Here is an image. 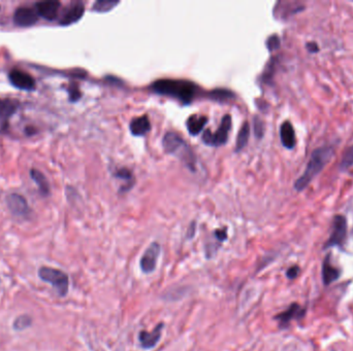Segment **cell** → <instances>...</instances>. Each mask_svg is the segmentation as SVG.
Instances as JSON below:
<instances>
[{
    "label": "cell",
    "mask_w": 353,
    "mask_h": 351,
    "mask_svg": "<svg viewBox=\"0 0 353 351\" xmlns=\"http://www.w3.org/2000/svg\"><path fill=\"white\" fill-rule=\"evenodd\" d=\"M152 87L156 93L176 98L185 104L190 103L197 92L194 83L182 79H159L153 83Z\"/></svg>",
    "instance_id": "obj_1"
},
{
    "label": "cell",
    "mask_w": 353,
    "mask_h": 351,
    "mask_svg": "<svg viewBox=\"0 0 353 351\" xmlns=\"http://www.w3.org/2000/svg\"><path fill=\"white\" fill-rule=\"evenodd\" d=\"M333 155L334 149L331 147H323L315 150L312 153L310 161L307 164L305 172L300 178L295 181L294 190L296 192H302L323 170L325 165L332 159Z\"/></svg>",
    "instance_id": "obj_2"
},
{
    "label": "cell",
    "mask_w": 353,
    "mask_h": 351,
    "mask_svg": "<svg viewBox=\"0 0 353 351\" xmlns=\"http://www.w3.org/2000/svg\"><path fill=\"white\" fill-rule=\"evenodd\" d=\"M162 147L167 154L179 158L190 170H195L196 159L190 147L176 133L168 132L162 139Z\"/></svg>",
    "instance_id": "obj_3"
},
{
    "label": "cell",
    "mask_w": 353,
    "mask_h": 351,
    "mask_svg": "<svg viewBox=\"0 0 353 351\" xmlns=\"http://www.w3.org/2000/svg\"><path fill=\"white\" fill-rule=\"evenodd\" d=\"M37 275L40 280L53 286L58 297L63 298L67 295L69 288L68 275L60 269L42 266L38 269Z\"/></svg>",
    "instance_id": "obj_4"
},
{
    "label": "cell",
    "mask_w": 353,
    "mask_h": 351,
    "mask_svg": "<svg viewBox=\"0 0 353 351\" xmlns=\"http://www.w3.org/2000/svg\"><path fill=\"white\" fill-rule=\"evenodd\" d=\"M232 128V116L230 114H226L223 116L221 124H220L219 128L215 133L212 131L207 130L203 134V141L207 145L210 147H220L223 145L229 138V133Z\"/></svg>",
    "instance_id": "obj_5"
},
{
    "label": "cell",
    "mask_w": 353,
    "mask_h": 351,
    "mask_svg": "<svg viewBox=\"0 0 353 351\" xmlns=\"http://www.w3.org/2000/svg\"><path fill=\"white\" fill-rule=\"evenodd\" d=\"M347 236V221L345 216L338 214L334 217L332 234L325 242L323 249H327L334 246H341Z\"/></svg>",
    "instance_id": "obj_6"
},
{
    "label": "cell",
    "mask_w": 353,
    "mask_h": 351,
    "mask_svg": "<svg viewBox=\"0 0 353 351\" xmlns=\"http://www.w3.org/2000/svg\"><path fill=\"white\" fill-rule=\"evenodd\" d=\"M306 312V307L300 306L298 303H292L289 305V307L285 311L277 314L274 317V319L279 323L280 329H286L289 327V324L292 320H299L304 318Z\"/></svg>",
    "instance_id": "obj_7"
},
{
    "label": "cell",
    "mask_w": 353,
    "mask_h": 351,
    "mask_svg": "<svg viewBox=\"0 0 353 351\" xmlns=\"http://www.w3.org/2000/svg\"><path fill=\"white\" fill-rule=\"evenodd\" d=\"M7 204L13 215L19 218H28L31 214V209L27 200L20 194H10L7 197Z\"/></svg>",
    "instance_id": "obj_8"
},
{
    "label": "cell",
    "mask_w": 353,
    "mask_h": 351,
    "mask_svg": "<svg viewBox=\"0 0 353 351\" xmlns=\"http://www.w3.org/2000/svg\"><path fill=\"white\" fill-rule=\"evenodd\" d=\"M161 252V247L157 242H153L146 249L141 257L140 266L145 274H150L155 271L157 266V260Z\"/></svg>",
    "instance_id": "obj_9"
},
{
    "label": "cell",
    "mask_w": 353,
    "mask_h": 351,
    "mask_svg": "<svg viewBox=\"0 0 353 351\" xmlns=\"http://www.w3.org/2000/svg\"><path fill=\"white\" fill-rule=\"evenodd\" d=\"M9 78L14 86L23 91H33L36 86L33 76L21 69H12L9 73Z\"/></svg>",
    "instance_id": "obj_10"
},
{
    "label": "cell",
    "mask_w": 353,
    "mask_h": 351,
    "mask_svg": "<svg viewBox=\"0 0 353 351\" xmlns=\"http://www.w3.org/2000/svg\"><path fill=\"white\" fill-rule=\"evenodd\" d=\"M19 101L15 99H0V132H6L10 120L19 108Z\"/></svg>",
    "instance_id": "obj_11"
},
{
    "label": "cell",
    "mask_w": 353,
    "mask_h": 351,
    "mask_svg": "<svg viewBox=\"0 0 353 351\" xmlns=\"http://www.w3.org/2000/svg\"><path fill=\"white\" fill-rule=\"evenodd\" d=\"M38 21V14L35 9L21 7L14 14V23L19 27H30Z\"/></svg>",
    "instance_id": "obj_12"
},
{
    "label": "cell",
    "mask_w": 353,
    "mask_h": 351,
    "mask_svg": "<svg viewBox=\"0 0 353 351\" xmlns=\"http://www.w3.org/2000/svg\"><path fill=\"white\" fill-rule=\"evenodd\" d=\"M163 324H158L155 329L152 332L147 331H141L139 334V341L141 343V346L146 349H152L154 348L162 336V330H163Z\"/></svg>",
    "instance_id": "obj_13"
},
{
    "label": "cell",
    "mask_w": 353,
    "mask_h": 351,
    "mask_svg": "<svg viewBox=\"0 0 353 351\" xmlns=\"http://www.w3.org/2000/svg\"><path fill=\"white\" fill-rule=\"evenodd\" d=\"M60 6L61 4L59 2H42L35 5V10L41 18L48 21H54L58 16Z\"/></svg>",
    "instance_id": "obj_14"
},
{
    "label": "cell",
    "mask_w": 353,
    "mask_h": 351,
    "mask_svg": "<svg viewBox=\"0 0 353 351\" xmlns=\"http://www.w3.org/2000/svg\"><path fill=\"white\" fill-rule=\"evenodd\" d=\"M331 257L332 255L331 253H329L322 262V281L323 284L326 286L338 280L342 273L341 269L332 264Z\"/></svg>",
    "instance_id": "obj_15"
},
{
    "label": "cell",
    "mask_w": 353,
    "mask_h": 351,
    "mask_svg": "<svg viewBox=\"0 0 353 351\" xmlns=\"http://www.w3.org/2000/svg\"><path fill=\"white\" fill-rule=\"evenodd\" d=\"M85 7L81 3H77L67 8V10L63 13L59 23L62 26H68L75 22H78L84 15Z\"/></svg>",
    "instance_id": "obj_16"
},
{
    "label": "cell",
    "mask_w": 353,
    "mask_h": 351,
    "mask_svg": "<svg viewBox=\"0 0 353 351\" xmlns=\"http://www.w3.org/2000/svg\"><path fill=\"white\" fill-rule=\"evenodd\" d=\"M150 129H151V124L147 115L135 118L129 124L130 132L135 136H144L149 132Z\"/></svg>",
    "instance_id": "obj_17"
},
{
    "label": "cell",
    "mask_w": 353,
    "mask_h": 351,
    "mask_svg": "<svg viewBox=\"0 0 353 351\" xmlns=\"http://www.w3.org/2000/svg\"><path fill=\"white\" fill-rule=\"evenodd\" d=\"M280 137H281L282 144L286 149H288V150L294 149V147L296 144V137H295L294 129H293V127H292L290 122L286 121V122H284L281 125Z\"/></svg>",
    "instance_id": "obj_18"
},
{
    "label": "cell",
    "mask_w": 353,
    "mask_h": 351,
    "mask_svg": "<svg viewBox=\"0 0 353 351\" xmlns=\"http://www.w3.org/2000/svg\"><path fill=\"white\" fill-rule=\"evenodd\" d=\"M30 178L34 182V184L37 186L40 194L43 197H47L50 195V184L45 177V174L40 172L37 169H30Z\"/></svg>",
    "instance_id": "obj_19"
},
{
    "label": "cell",
    "mask_w": 353,
    "mask_h": 351,
    "mask_svg": "<svg viewBox=\"0 0 353 351\" xmlns=\"http://www.w3.org/2000/svg\"><path fill=\"white\" fill-rule=\"evenodd\" d=\"M208 122V118L205 115H196L192 114L188 118L186 122L187 129L191 135H197L201 132V130L205 128Z\"/></svg>",
    "instance_id": "obj_20"
},
{
    "label": "cell",
    "mask_w": 353,
    "mask_h": 351,
    "mask_svg": "<svg viewBox=\"0 0 353 351\" xmlns=\"http://www.w3.org/2000/svg\"><path fill=\"white\" fill-rule=\"evenodd\" d=\"M249 135H250V126L248 124V122H245L244 125L242 126V128L239 131V134L237 137V143H236V151L240 152L242 151L249 139Z\"/></svg>",
    "instance_id": "obj_21"
},
{
    "label": "cell",
    "mask_w": 353,
    "mask_h": 351,
    "mask_svg": "<svg viewBox=\"0 0 353 351\" xmlns=\"http://www.w3.org/2000/svg\"><path fill=\"white\" fill-rule=\"evenodd\" d=\"M33 318L29 314H21L17 316L13 323V329L18 332H22L31 327Z\"/></svg>",
    "instance_id": "obj_22"
},
{
    "label": "cell",
    "mask_w": 353,
    "mask_h": 351,
    "mask_svg": "<svg viewBox=\"0 0 353 351\" xmlns=\"http://www.w3.org/2000/svg\"><path fill=\"white\" fill-rule=\"evenodd\" d=\"M119 3L118 2H110V0H99L96 2L93 6V11L98 13H107L113 10Z\"/></svg>",
    "instance_id": "obj_23"
},
{
    "label": "cell",
    "mask_w": 353,
    "mask_h": 351,
    "mask_svg": "<svg viewBox=\"0 0 353 351\" xmlns=\"http://www.w3.org/2000/svg\"><path fill=\"white\" fill-rule=\"evenodd\" d=\"M352 166H353V145L350 147L344 153L342 161H341L340 168H341V170L345 171V170H348L349 168H351Z\"/></svg>",
    "instance_id": "obj_24"
},
{
    "label": "cell",
    "mask_w": 353,
    "mask_h": 351,
    "mask_svg": "<svg viewBox=\"0 0 353 351\" xmlns=\"http://www.w3.org/2000/svg\"><path fill=\"white\" fill-rule=\"evenodd\" d=\"M254 133L257 138H261L263 135L264 131V125L263 122L259 118H254Z\"/></svg>",
    "instance_id": "obj_25"
},
{
    "label": "cell",
    "mask_w": 353,
    "mask_h": 351,
    "mask_svg": "<svg viewBox=\"0 0 353 351\" xmlns=\"http://www.w3.org/2000/svg\"><path fill=\"white\" fill-rule=\"evenodd\" d=\"M267 46H268L270 51L277 50L280 47V38L278 37V35L270 36L268 41H267Z\"/></svg>",
    "instance_id": "obj_26"
},
{
    "label": "cell",
    "mask_w": 353,
    "mask_h": 351,
    "mask_svg": "<svg viewBox=\"0 0 353 351\" xmlns=\"http://www.w3.org/2000/svg\"><path fill=\"white\" fill-rule=\"evenodd\" d=\"M212 96L215 98V99H228L229 96L230 97H233L234 94L231 93L230 91H225V90H215L213 93H212Z\"/></svg>",
    "instance_id": "obj_27"
},
{
    "label": "cell",
    "mask_w": 353,
    "mask_h": 351,
    "mask_svg": "<svg viewBox=\"0 0 353 351\" xmlns=\"http://www.w3.org/2000/svg\"><path fill=\"white\" fill-rule=\"evenodd\" d=\"M300 273V268L299 266L297 265H294V266H291L289 269H287L286 271V277L290 280H293L295 279Z\"/></svg>",
    "instance_id": "obj_28"
},
{
    "label": "cell",
    "mask_w": 353,
    "mask_h": 351,
    "mask_svg": "<svg viewBox=\"0 0 353 351\" xmlns=\"http://www.w3.org/2000/svg\"><path fill=\"white\" fill-rule=\"evenodd\" d=\"M116 177L119 178V179H122V180H125V181L129 182L131 180V172L128 169H126V168H121V169L117 170Z\"/></svg>",
    "instance_id": "obj_29"
},
{
    "label": "cell",
    "mask_w": 353,
    "mask_h": 351,
    "mask_svg": "<svg viewBox=\"0 0 353 351\" xmlns=\"http://www.w3.org/2000/svg\"><path fill=\"white\" fill-rule=\"evenodd\" d=\"M215 236L218 240L220 241H224L226 238H228V233H226V230L223 229V230H217L215 232Z\"/></svg>",
    "instance_id": "obj_30"
},
{
    "label": "cell",
    "mask_w": 353,
    "mask_h": 351,
    "mask_svg": "<svg viewBox=\"0 0 353 351\" xmlns=\"http://www.w3.org/2000/svg\"><path fill=\"white\" fill-rule=\"evenodd\" d=\"M307 49L308 51L310 52V53H317L319 51V48L317 46V43L316 42H309L307 43Z\"/></svg>",
    "instance_id": "obj_31"
},
{
    "label": "cell",
    "mask_w": 353,
    "mask_h": 351,
    "mask_svg": "<svg viewBox=\"0 0 353 351\" xmlns=\"http://www.w3.org/2000/svg\"><path fill=\"white\" fill-rule=\"evenodd\" d=\"M194 233H195V223H192L191 226L189 227V230H188V233H187V237L188 238H192L194 236Z\"/></svg>",
    "instance_id": "obj_32"
},
{
    "label": "cell",
    "mask_w": 353,
    "mask_h": 351,
    "mask_svg": "<svg viewBox=\"0 0 353 351\" xmlns=\"http://www.w3.org/2000/svg\"><path fill=\"white\" fill-rule=\"evenodd\" d=\"M333 351H335V350H333Z\"/></svg>",
    "instance_id": "obj_33"
}]
</instances>
